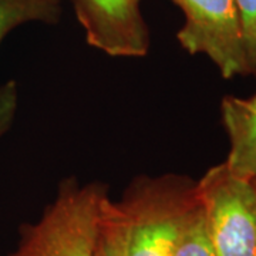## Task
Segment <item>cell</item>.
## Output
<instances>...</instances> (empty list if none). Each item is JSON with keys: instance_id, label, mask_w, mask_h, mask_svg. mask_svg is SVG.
I'll list each match as a JSON object with an SVG mask.
<instances>
[{"instance_id": "1", "label": "cell", "mask_w": 256, "mask_h": 256, "mask_svg": "<svg viewBox=\"0 0 256 256\" xmlns=\"http://www.w3.org/2000/svg\"><path fill=\"white\" fill-rule=\"evenodd\" d=\"M196 204V182L185 175L137 176L120 201L127 215V256H172Z\"/></svg>"}, {"instance_id": "2", "label": "cell", "mask_w": 256, "mask_h": 256, "mask_svg": "<svg viewBox=\"0 0 256 256\" xmlns=\"http://www.w3.org/2000/svg\"><path fill=\"white\" fill-rule=\"evenodd\" d=\"M106 195L102 184L80 185L74 176L66 178L42 218L22 225L18 249L9 256H94Z\"/></svg>"}, {"instance_id": "3", "label": "cell", "mask_w": 256, "mask_h": 256, "mask_svg": "<svg viewBox=\"0 0 256 256\" xmlns=\"http://www.w3.org/2000/svg\"><path fill=\"white\" fill-rule=\"evenodd\" d=\"M208 238L215 256H256V190L226 162L210 168L196 182Z\"/></svg>"}, {"instance_id": "4", "label": "cell", "mask_w": 256, "mask_h": 256, "mask_svg": "<svg viewBox=\"0 0 256 256\" xmlns=\"http://www.w3.org/2000/svg\"><path fill=\"white\" fill-rule=\"evenodd\" d=\"M185 22L176 38L190 54H204L224 78L255 74L248 58L236 0H171Z\"/></svg>"}, {"instance_id": "5", "label": "cell", "mask_w": 256, "mask_h": 256, "mask_svg": "<svg viewBox=\"0 0 256 256\" xmlns=\"http://www.w3.org/2000/svg\"><path fill=\"white\" fill-rule=\"evenodd\" d=\"M142 0H72L87 43L110 57H142L150 50V28Z\"/></svg>"}, {"instance_id": "6", "label": "cell", "mask_w": 256, "mask_h": 256, "mask_svg": "<svg viewBox=\"0 0 256 256\" xmlns=\"http://www.w3.org/2000/svg\"><path fill=\"white\" fill-rule=\"evenodd\" d=\"M222 124L229 138L226 165L248 180H256V94L226 96L220 102Z\"/></svg>"}, {"instance_id": "7", "label": "cell", "mask_w": 256, "mask_h": 256, "mask_svg": "<svg viewBox=\"0 0 256 256\" xmlns=\"http://www.w3.org/2000/svg\"><path fill=\"white\" fill-rule=\"evenodd\" d=\"M62 0H0V43L24 23L54 24L62 18Z\"/></svg>"}, {"instance_id": "8", "label": "cell", "mask_w": 256, "mask_h": 256, "mask_svg": "<svg viewBox=\"0 0 256 256\" xmlns=\"http://www.w3.org/2000/svg\"><path fill=\"white\" fill-rule=\"evenodd\" d=\"M94 256H127V215L108 195L101 202Z\"/></svg>"}, {"instance_id": "9", "label": "cell", "mask_w": 256, "mask_h": 256, "mask_svg": "<svg viewBox=\"0 0 256 256\" xmlns=\"http://www.w3.org/2000/svg\"><path fill=\"white\" fill-rule=\"evenodd\" d=\"M172 256H215L200 202L185 220Z\"/></svg>"}, {"instance_id": "10", "label": "cell", "mask_w": 256, "mask_h": 256, "mask_svg": "<svg viewBox=\"0 0 256 256\" xmlns=\"http://www.w3.org/2000/svg\"><path fill=\"white\" fill-rule=\"evenodd\" d=\"M250 67L256 73V0H236Z\"/></svg>"}, {"instance_id": "11", "label": "cell", "mask_w": 256, "mask_h": 256, "mask_svg": "<svg viewBox=\"0 0 256 256\" xmlns=\"http://www.w3.org/2000/svg\"><path fill=\"white\" fill-rule=\"evenodd\" d=\"M18 104V84L13 80L0 84V138L12 127Z\"/></svg>"}, {"instance_id": "12", "label": "cell", "mask_w": 256, "mask_h": 256, "mask_svg": "<svg viewBox=\"0 0 256 256\" xmlns=\"http://www.w3.org/2000/svg\"><path fill=\"white\" fill-rule=\"evenodd\" d=\"M254 181V185H255V190H256V180H252Z\"/></svg>"}]
</instances>
